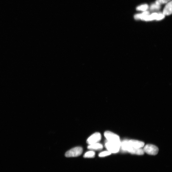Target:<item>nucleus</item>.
<instances>
[{
  "label": "nucleus",
  "instance_id": "1",
  "mask_svg": "<svg viewBox=\"0 0 172 172\" xmlns=\"http://www.w3.org/2000/svg\"><path fill=\"white\" fill-rule=\"evenodd\" d=\"M121 142L113 143L107 141L105 143V146L107 150L112 153L118 152L120 148Z\"/></svg>",
  "mask_w": 172,
  "mask_h": 172
},
{
  "label": "nucleus",
  "instance_id": "2",
  "mask_svg": "<svg viewBox=\"0 0 172 172\" xmlns=\"http://www.w3.org/2000/svg\"><path fill=\"white\" fill-rule=\"evenodd\" d=\"M83 148L80 147L73 148L67 152L65 154L66 157H76L80 155L83 152Z\"/></svg>",
  "mask_w": 172,
  "mask_h": 172
},
{
  "label": "nucleus",
  "instance_id": "3",
  "mask_svg": "<svg viewBox=\"0 0 172 172\" xmlns=\"http://www.w3.org/2000/svg\"><path fill=\"white\" fill-rule=\"evenodd\" d=\"M104 135L107 141L113 143L121 142L119 136L114 133L110 131H106L104 133Z\"/></svg>",
  "mask_w": 172,
  "mask_h": 172
},
{
  "label": "nucleus",
  "instance_id": "4",
  "mask_svg": "<svg viewBox=\"0 0 172 172\" xmlns=\"http://www.w3.org/2000/svg\"><path fill=\"white\" fill-rule=\"evenodd\" d=\"M144 153L152 155H156L158 152L159 149L156 146L151 144L145 145L143 149Z\"/></svg>",
  "mask_w": 172,
  "mask_h": 172
},
{
  "label": "nucleus",
  "instance_id": "5",
  "mask_svg": "<svg viewBox=\"0 0 172 172\" xmlns=\"http://www.w3.org/2000/svg\"><path fill=\"white\" fill-rule=\"evenodd\" d=\"M101 136L100 133H95L88 138L87 140V143L89 145L98 143L101 141Z\"/></svg>",
  "mask_w": 172,
  "mask_h": 172
},
{
  "label": "nucleus",
  "instance_id": "6",
  "mask_svg": "<svg viewBox=\"0 0 172 172\" xmlns=\"http://www.w3.org/2000/svg\"><path fill=\"white\" fill-rule=\"evenodd\" d=\"M124 152H127L132 154L139 155H143L144 153L143 149L141 148H133L131 147L130 145L126 148Z\"/></svg>",
  "mask_w": 172,
  "mask_h": 172
},
{
  "label": "nucleus",
  "instance_id": "7",
  "mask_svg": "<svg viewBox=\"0 0 172 172\" xmlns=\"http://www.w3.org/2000/svg\"><path fill=\"white\" fill-rule=\"evenodd\" d=\"M131 147L135 148H141L144 147V143L143 142L135 140H128Z\"/></svg>",
  "mask_w": 172,
  "mask_h": 172
},
{
  "label": "nucleus",
  "instance_id": "8",
  "mask_svg": "<svg viewBox=\"0 0 172 172\" xmlns=\"http://www.w3.org/2000/svg\"><path fill=\"white\" fill-rule=\"evenodd\" d=\"M172 12V1H171L165 6L163 10V14L165 15H169L171 14Z\"/></svg>",
  "mask_w": 172,
  "mask_h": 172
},
{
  "label": "nucleus",
  "instance_id": "9",
  "mask_svg": "<svg viewBox=\"0 0 172 172\" xmlns=\"http://www.w3.org/2000/svg\"><path fill=\"white\" fill-rule=\"evenodd\" d=\"M103 148V145L98 143L89 145L88 147V149L93 150V151L94 150H100L102 149Z\"/></svg>",
  "mask_w": 172,
  "mask_h": 172
},
{
  "label": "nucleus",
  "instance_id": "10",
  "mask_svg": "<svg viewBox=\"0 0 172 172\" xmlns=\"http://www.w3.org/2000/svg\"><path fill=\"white\" fill-rule=\"evenodd\" d=\"M158 14L154 13L151 15H149L145 17L143 20L149 21H151L154 20H157Z\"/></svg>",
  "mask_w": 172,
  "mask_h": 172
},
{
  "label": "nucleus",
  "instance_id": "11",
  "mask_svg": "<svg viewBox=\"0 0 172 172\" xmlns=\"http://www.w3.org/2000/svg\"><path fill=\"white\" fill-rule=\"evenodd\" d=\"M149 15V12L148 11H145L142 14H137L134 16L135 19L136 20H141L143 19L145 17Z\"/></svg>",
  "mask_w": 172,
  "mask_h": 172
},
{
  "label": "nucleus",
  "instance_id": "12",
  "mask_svg": "<svg viewBox=\"0 0 172 172\" xmlns=\"http://www.w3.org/2000/svg\"><path fill=\"white\" fill-rule=\"evenodd\" d=\"M95 152L93 150H91L85 153L84 155V157L87 158H93L95 156Z\"/></svg>",
  "mask_w": 172,
  "mask_h": 172
},
{
  "label": "nucleus",
  "instance_id": "13",
  "mask_svg": "<svg viewBox=\"0 0 172 172\" xmlns=\"http://www.w3.org/2000/svg\"><path fill=\"white\" fill-rule=\"evenodd\" d=\"M149 8V6L147 4H144L137 7L136 9L139 11H145L147 10Z\"/></svg>",
  "mask_w": 172,
  "mask_h": 172
},
{
  "label": "nucleus",
  "instance_id": "14",
  "mask_svg": "<svg viewBox=\"0 0 172 172\" xmlns=\"http://www.w3.org/2000/svg\"><path fill=\"white\" fill-rule=\"evenodd\" d=\"M160 5H158L155 3L152 4L150 6V10L151 11L158 10L160 9Z\"/></svg>",
  "mask_w": 172,
  "mask_h": 172
},
{
  "label": "nucleus",
  "instance_id": "15",
  "mask_svg": "<svg viewBox=\"0 0 172 172\" xmlns=\"http://www.w3.org/2000/svg\"><path fill=\"white\" fill-rule=\"evenodd\" d=\"M111 154V153L108 151H104L100 153L99 154V156L100 157H104L109 156Z\"/></svg>",
  "mask_w": 172,
  "mask_h": 172
},
{
  "label": "nucleus",
  "instance_id": "16",
  "mask_svg": "<svg viewBox=\"0 0 172 172\" xmlns=\"http://www.w3.org/2000/svg\"><path fill=\"white\" fill-rule=\"evenodd\" d=\"M171 0H157L156 3L158 5H160L161 4L167 3L168 2Z\"/></svg>",
  "mask_w": 172,
  "mask_h": 172
}]
</instances>
